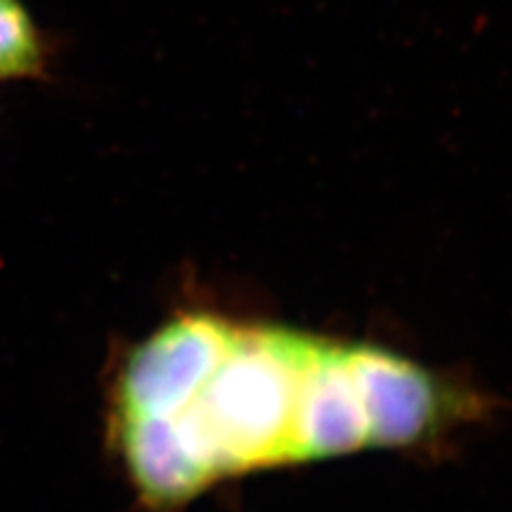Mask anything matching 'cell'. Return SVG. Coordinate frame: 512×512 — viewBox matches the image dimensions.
<instances>
[{
    "instance_id": "1",
    "label": "cell",
    "mask_w": 512,
    "mask_h": 512,
    "mask_svg": "<svg viewBox=\"0 0 512 512\" xmlns=\"http://www.w3.org/2000/svg\"><path fill=\"white\" fill-rule=\"evenodd\" d=\"M448 399L380 348L186 312L122 361L109 431L139 498L173 508L224 476L423 440Z\"/></svg>"
},
{
    "instance_id": "2",
    "label": "cell",
    "mask_w": 512,
    "mask_h": 512,
    "mask_svg": "<svg viewBox=\"0 0 512 512\" xmlns=\"http://www.w3.org/2000/svg\"><path fill=\"white\" fill-rule=\"evenodd\" d=\"M56 45L24 0H0V82H50Z\"/></svg>"
}]
</instances>
